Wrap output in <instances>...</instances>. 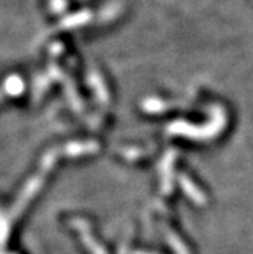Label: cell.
Segmentation results:
<instances>
[{"mask_svg": "<svg viewBox=\"0 0 253 254\" xmlns=\"http://www.w3.org/2000/svg\"><path fill=\"white\" fill-rule=\"evenodd\" d=\"M74 225L80 230L81 232V235H83V239H84V242H85V245L93 251L95 254H105V251L102 253V250H101V247L95 242V239L91 238L90 235H88V230H87V225H85V222L84 221H78V219H75L74 221Z\"/></svg>", "mask_w": 253, "mask_h": 254, "instance_id": "6da1fadb", "label": "cell"}]
</instances>
